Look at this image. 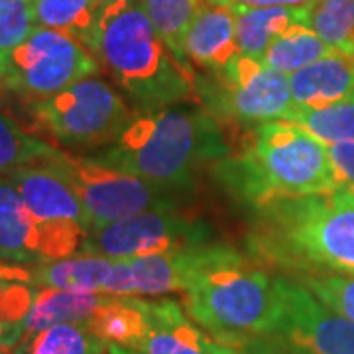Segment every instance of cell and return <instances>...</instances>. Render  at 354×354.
<instances>
[{"label":"cell","mask_w":354,"mask_h":354,"mask_svg":"<svg viewBox=\"0 0 354 354\" xmlns=\"http://www.w3.org/2000/svg\"><path fill=\"white\" fill-rule=\"evenodd\" d=\"M248 256L293 276L333 272L354 276V193L283 199L256 209Z\"/></svg>","instance_id":"cell-1"},{"label":"cell","mask_w":354,"mask_h":354,"mask_svg":"<svg viewBox=\"0 0 354 354\" xmlns=\"http://www.w3.org/2000/svg\"><path fill=\"white\" fill-rule=\"evenodd\" d=\"M215 176L250 211L337 189L327 146L288 120L250 128L241 150L216 162Z\"/></svg>","instance_id":"cell-2"},{"label":"cell","mask_w":354,"mask_h":354,"mask_svg":"<svg viewBox=\"0 0 354 354\" xmlns=\"http://www.w3.org/2000/svg\"><path fill=\"white\" fill-rule=\"evenodd\" d=\"M230 153L223 128L185 102L136 109L118 140L97 153L114 167L165 189L191 191L195 171Z\"/></svg>","instance_id":"cell-3"},{"label":"cell","mask_w":354,"mask_h":354,"mask_svg":"<svg viewBox=\"0 0 354 354\" xmlns=\"http://www.w3.org/2000/svg\"><path fill=\"white\" fill-rule=\"evenodd\" d=\"M181 305L216 342L274 335L281 313L278 278L250 256L216 242L199 254Z\"/></svg>","instance_id":"cell-4"},{"label":"cell","mask_w":354,"mask_h":354,"mask_svg":"<svg viewBox=\"0 0 354 354\" xmlns=\"http://www.w3.org/2000/svg\"><path fill=\"white\" fill-rule=\"evenodd\" d=\"M95 57L136 109L195 99V77L174 57L142 2L106 6Z\"/></svg>","instance_id":"cell-5"},{"label":"cell","mask_w":354,"mask_h":354,"mask_svg":"<svg viewBox=\"0 0 354 354\" xmlns=\"http://www.w3.org/2000/svg\"><path fill=\"white\" fill-rule=\"evenodd\" d=\"M195 101L218 127L230 130L286 120L293 106L288 75L244 53L234 55L218 73H197Z\"/></svg>","instance_id":"cell-6"},{"label":"cell","mask_w":354,"mask_h":354,"mask_svg":"<svg viewBox=\"0 0 354 354\" xmlns=\"http://www.w3.org/2000/svg\"><path fill=\"white\" fill-rule=\"evenodd\" d=\"M30 106L39 132L73 150L111 146L134 116L120 93L97 75L81 79Z\"/></svg>","instance_id":"cell-7"},{"label":"cell","mask_w":354,"mask_h":354,"mask_svg":"<svg viewBox=\"0 0 354 354\" xmlns=\"http://www.w3.org/2000/svg\"><path fill=\"white\" fill-rule=\"evenodd\" d=\"M44 162L73 187L87 211L88 230L144 211L176 209L181 195H185L122 171L99 156H79L55 148Z\"/></svg>","instance_id":"cell-8"},{"label":"cell","mask_w":354,"mask_h":354,"mask_svg":"<svg viewBox=\"0 0 354 354\" xmlns=\"http://www.w3.org/2000/svg\"><path fill=\"white\" fill-rule=\"evenodd\" d=\"M101 64L77 39L36 26L30 36L8 55L0 83L8 93L38 102L99 73Z\"/></svg>","instance_id":"cell-9"},{"label":"cell","mask_w":354,"mask_h":354,"mask_svg":"<svg viewBox=\"0 0 354 354\" xmlns=\"http://www.w3.org/2000/svg\"><path fill=\"white\" fill-rule=\"evenodd\" d=\"M215 244V232L201 218L156 209L124 216L109 225L91 228L81 252L111 260H132L153 254H171Z\"/></svg>","instance_id":"cell-10"},{"label":"cell","mask_w":354,"mask_h":354,"mask_svg":"<svg viewBox=\"0 0 354 354\" xmlns=\"http://www.w3.org/2000/svg\"><path fill=\"white\" fill-rule=\"evenodd\" d=\"M85 236L81 230L41 223L8 177H0V262L36 266L64 260L81 252Z\"/></svg>","instance_id":"cell-11"},{"label":"cell","mask_w":354,"mask_h":354,"mask_svg":"<svg viewBox=\"0 0 354 354\" xmlns=\"http://www.w3.org/2000/svg\"><path fill=\"white\" fill-rule=\"evenodd\" d=\"M278 290L276 337L305 354H354V321L317 299L297 279L278 278Z\"/></svg>","instance_id":"cell-12"},{"label":"cell","mask_w":354,"mask_h":354,"mask_svg":"<svg viewBox=\"0 0 354 354\" xmlns=\"http://www.w3.org/2000/svg\"><path fill=\"white\" fill-rule=\"evenodd\" d=\"M8 181L18 189L28 209L41 223L88 232V216L73 187L44 160L10 171Z\"/></svg>","instance_id":"cell-13"},{"label":"cell","mask_w":354,"mask_h":354,"mask_svg":"<svg viewBox=\"0 0 354 354\" xmlns=\"http://www.w3.org/2000/svg\"><path fill=\"white\" fill-rule=\"evenodd\" d=\"M201 248L171 254H153L132 260H114L106 295H165L185 290L197 266Z\"/></svg>","instance_id":"cell-14"},{"label":"cell","mask_w":354,"mask_h":354,"mask_svg":"<svg viewBox=\"0 0 354 354\" xmlns=\"http://www.w3.org/2000/svg\"><path fill=\"white\" fill-rule=\"evenodd\" d=\"M183 53L193 69L203 73H218L239 55L236 14L228 6L205 4L193 18L183 39Z\"/></svg>","instance_id":"cell-15"},{"label":"cell","mask_w":354,"mask_h":354,"mask_svg":"<svg viewBox=\"0 0 354 354\" xmlns=\"http://www.w3.org/2000/svg\"><path fill=\"white\" fill-rule=\"evenodd\" d=\"M213 339L174 299H148V329L134 348L140 354H213Z\"/></svg>","instance_id":"cell-16"},{"label":"cell","mask_w":354,"mask_h":354,"mask_svg":"<svg viewBox=\"0 0 354 354\" xmlns=\"http://www.w3.org/2000/svg\"><path fill=\"white\" fill-rule=\"evenodd\" d=\"M288 79L293 106H325L342 101L354 93V55L333 50Z\"/></svg>","instance_id":"cell-17"},{"label":"cell","mask_w":354,"mask_h":354,"mask_svg":"<svg viewBox=\"0 0 354 354\" xmlns=\"http://www.w3.org/2000/svg\"><path fill=\"white\" fill-rule=\"evenodd\" d=\"M34 24L62 32L97 53L106 6L99 0H30Z\"/></svg>","instance_id":"cell-18"},{"label":"cell","mask_w":354,"mask_h":354,"mask_svg":"<svg viewBox=\"0 0 354 354\" xmlns=\"http://www.w3.org/2000/svg\"><path fill=\"white\" fill-rule=\"evenodd\" d=\"M106 297H109L106 293L55 290V288L36 286L34 301L22 327V339L30 333H36L51 325H59V323L85 325L93 313L106 301Z\"/></svg>","instance_id":"cell-19"},{"label":"cell","mask_w":354,"mask_h":354,"mask_svg":"<svg viewBox=\"0 0 354 354\" xmlns=\"http://www.w3.org/2000/svg\"><path fill=\"white\" fill-rule=\"evenodd\" d=\"M104 344L134 351L148 329V299L132 295H109L106 301L85 323Z\"/></svg>","instance_id":"cell-20"},{"label":"cell","mask_w":354,"mask_h":354,"mask_svg":"<svg viewBox=\"0 0 354 354\" xmlns=\"http://www.w3.org/2000/svg\"><path fill=\"white\" fill-rule=\"evenodd\" d=\"M114 260L97 254L79 252L64 260L30 266L32 286L55 290L104 293L113 274Z\"/></svg>","instance_id":"cell-21"},{"label":"cell","mask_w":354,"mask_h":354,"mask_svg":"<svg viewBox=\"0 0 354 354\" xmlns=\"http://www.w3.org/2000/svg\"><path fill=\"white\" fill-rule=\"evenodd\" d=\"M236 44L244 55L264 57L272 41L293 24H309L311 8L258 6L236 10Z\"/></svg>","instance_id":"cell-22"},{"label":"cell","mask_w":354,"mask_h":354,"mask_svg":"<svg viewBox=\"0 0 354 354\" xmlns=\"http://www.w3.org/2000/svg\"><path fill=\"white\" fill-rule=\"evenodd\" d=\"M286 120L304 128L325 146L354 142V93L325 106H291Z\"/></svg>","instance_id":"cell-23"},{"label":"cell","mask_w":354,"mask_h":354,"mask_svg":"<svg viewBox=\"0 0 354 354\" xmlns=\"http://www.w3.org/2000/svg\"><path fill=\"white\" fill-rule=\"evenodd\" d=\"M329 48L309 24H293L281 36L272 41L266 50L264 62L268 67L276 69L283 75H291L307 65L315 64L321 57L329 55Z\"/></svg>","instance_id":"cell-24"},{"label":"cell","mask_w":354,"mask_h":354,"mask_svg":"<svg viewBox=\"0 0 354 354\" xmlns=\"http://www.w3.org/2000/svg\"><path fill=\"white\" fill-rule=\"evenodd\" d=\"M207 0H142V6L150 16L153 28L162 36L165 46L174 53L181 67L197 77V71L187 64L183 53V39L189 30L193 18L199 14Z\"/></svg>","instance_id":"cell-25"},{"label":"cell","mask_w":354,"mask_h":354,"mask_svg":"<svg viewBox=\"0 0 354 354\" xmlns=\"http://www.w3.org/2000/svg\"><path fill=\"white\" fill-rule=\"evenodd\" d=\"M106 346L85 325L59 323L26 335L12 354H104Z\"/></svg>","instance_id":"cell-26"},{"label":"cell","mask_w":354,"mask_h":354,"mask_svg":"<svg viewBox=\"0 0 354 354\" xmlns=\"http://www.w3.org/2000/svg\"><path fill=\"white\" fill-rule=\"evenodd\" d=\"M53 152L55 146L32 136L8 114L0 111V177L8 176L22 165L46 160Z\"/></svg>","instance_id":"cell-27"},{"label":"cell","mask_w":354,"mask_h":354,"mask_svg":"<svg viewBox=\"0 0 354 354\" xmlns=\"http://www.w3.org/2000/svg\"><path fill=\"white\" fill-rule=\"evenodd\" d=\"M309 26L329 48L354 55V0H317Z\"/></svg>","instance_id":"cell-28"},{"label":"cell","mask_w":354,"mask_h":354,"mask_svg":"<svg viewBox=\"0 0 354 354\" xmlns=\"http://www.w3.org/2000/svg\"><path fill=\"white\" fill-rule=\"evenodd\" d=\"M34 293L36 286L0 279V354H12L22 341V327Z\"/></svg>","instance_id":"cell-29"},{"label":"cell","mask_w":354,"mask_h":354,"mask_svg":"<svg viewBox=\"0 0 354 354\" xmlns=\"http://www.w3.org/2000/svg\"><path fill=\"white\" fill-rule=\"evenodd\" d=\"M297 281L330 309L354 321V276L311 272L297 276Z\"/></svg>","instance_id":"cell-30"},{"label":"cell","mask_w":354,"mask_h":354,"mask_svg":"<svg viewBox=\"0 0 354 354\" xmlns=\"http://www.w3.org/2000/svg\"><path fill=\"white\" fill-rule=\"evenodd\" d=\"M36 28L28 0H0V73L12 53Z\"/></svg>","instance_id":"cell-31"},{"label":"cell","mask_w":354,"mask_h":354,"mask_svg":"<svg viewBox=\"0 0 354 354\" xmlns=\"http://www.w3.org/2000/svg\"><path fill=\"white\" fill-rule=\"evenodd\" d=\"M213 354H305L276 335L250 337L234 342H211Z\"/></svg>","instance_id":"cell-32"},{"label":"cell","mask_w":354,"mask_h":354,"mask_svg":"<svg viewBox=\"0 0 354 354\" xmlns=\"http://www.w3.org/2000/svg\"><path fill=\"white\" fill-rule=\"evenodd\" d=\"M330 165L337 179V189L354 193V142H342L327 146Z\"/></svg>","instance_id":"cell-33"},{"label":"cell","mask_w":354,"mask_h":354,"mask_svg":"<svg viewBox=\"0 0 354 354\" xmlns=\"http://www.w3.org/2000/svg\"><path fill=\"white\" fill-rule=\"evenodd\" d=\"M209 4L228 6L234 12L242 8H258V6H288V8H313L317 0H207Z\"/></svg>","instance_id":"cell-34"},{"label":"cell","mask_w":354,"mask_h":354,"mask_svg":"<svg viewBox=\"0 0 354 354\" xmlns=\"http://www.w3.org/2000/svg\"><path fill=\"white\" fill-rule=\"evenodd\" d=\"M104 354H140L136 351H130V348H124V346H116V344H109Z\"/></svg>","instance_id":"cell-35"},{"label":"cell","mask_w":354,"mask_h":354,"mask_svg":"<svg viewBox=\"0 0 354 354\" xmlns=\"http://www.w3.org/2000/svg\"><path fill=\"white\" fill-rule=\"evenodd\" d=\"M104 6H114V4H136V2H142V0H99Z\"/></svg>","instance_id":"cell-36"},{"label":"cell","mask_w":354,"mask_h":354,"mask_svg":"<svg viewBox=\"0 0 354 354\" xmlns=\"http://www.w3.org/2000/svg\"><path fill=\"white\" fill-rule=\"evenodd\" d=\"M6 99H8V91H6V88H4V85L0 83V106L6 102Z\"/></svg>","instance_id":"cell-37"},{"label":"cell","mask_w":354,"mask_h":354,"mask_svg":"<svg viewBox=\"0 0 354 354\" xmlns=\"http://www.w3.org/2000/svg\"><path fill=\"white\" fill-rule=\"evenodd\" d=\"M28 2H30V0H28Z\"/></svg>","instance_id":"cell-38"}]
</instances>
